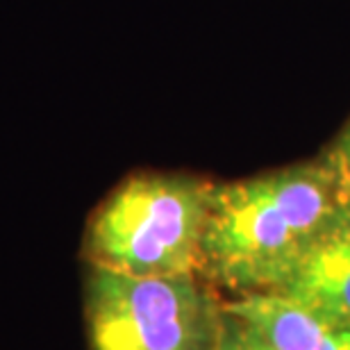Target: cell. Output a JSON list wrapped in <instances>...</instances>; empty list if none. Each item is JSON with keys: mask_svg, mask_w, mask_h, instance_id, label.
<instances>
[{"mask_svg": "<svg viewBox=\"0 0 350 350\" xmlns=\"http://www.w3.org/2000/svg\"><path fill=\"white\" fill-rule=\"evenodd\" d=\"M271 350H350V323L275 291L226 300Z\"/></svg>", "mask_w": 350, "mask_h": 350, "instance_id": "cell-4", "label": "cell"}, {"mask_svg": "<svg viewBox=\"0 0 350 350\" xmlns=\"http://www.w3.org/2000/svg\"><path fill=\"white\" fill-rule=\"evenodd\" d=\"M350 187L325 155L212 187L200 278L237 296L275 291Z\"/></svg>", "mask_w": 350, "mask_h": 350, "instance_id": "cell-1", "label": "cell"}, {"mask_svg": "<svg viewBox=\"0 0 350 350\" xmlns=\"http://www.w3.org/2000/svg\"><path fill=\"white\" fill-rule=\"evenodd\" d=\"M214 182L187 173H137L89 221V266L130 275H200Z\"/></svg>", "mask_w": 350, "mask_h": 350, "instance_id": "cell-2", "label": "cell"}, {"mask_svg": "<svg viewBox=\"0 0 350 350\" xmlns=\"http://www.w3.org/2000/svg\"><path fill=\"white\" fill-rule=\"evenodd\" d=\"M325 157L337 166L341 178H344L346 185L350 187V121L346 123V128L337 135V139L332 142L330 148H327Z\"/></svg>", "mask_w": 350, "mask_h": 350, "instance_id": "cell-7", "label": "cell"}, {"mask_svg": "<svg viewBox=\"0 0 350 350\" xmlns=\"http://www.w3.org/2000/svg\"><path fill=\"white\" fill-rule=\"evenodd\" d=\"M214 350H271L253 327L226 310V323Z\"/></svg>", "mask_w": 350, "mask_h": 350, "instance_id": "cell-6", "label": "cell"}, {"mask_svg": "<svg viewBox=\"0 0 350 350\" xmlns=\"http://www.w3.org/2000/svg\"><path fill=\"white\" fill-rule=\"evenodd\" d=\"M275 293L350 323V193Z\"/></svg>", "mask_w": 350, "mask_h": 350, "instance_id": "cell-5", "label": "cell"}, {"mask_svg": "<svg viewBox=\"0 0 350 350\" xmlns=\"http://www.w3.org/2000/svg\"><path fill=\"white\" fill-rule=\"evenodd\" d=\"M87 330L94 350H214L226 300L200 275H130L89 266Z\"/></svg>", "mask_w": 350, "mask_h": 350, "instance_id": "cell-3", "label": "cell"}]
</instances>
